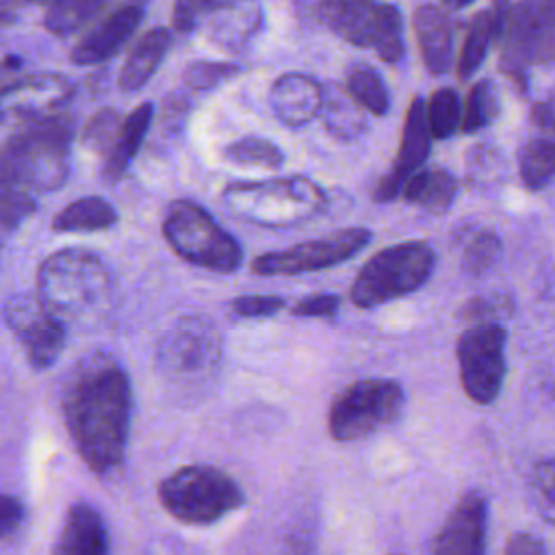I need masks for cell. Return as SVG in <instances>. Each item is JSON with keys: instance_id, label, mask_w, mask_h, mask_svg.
<instances>
[{"instance_id": "obj_12", "label": "cell", "mask_w": 555, "mask_h": 555, "mask_svg": "<svg viewBox=\"0 0 555 555\" xmlns=\"http://www.w3.org/2000/svg\"><path fill=\"white\" fill-rule=\"evenodd\" d=\"M158 369L178 384H195L212 375L221 360V334L204 317L178 319L156 349Z\"/></svg>"}, {"instance_id": "obj_21", "label": "cell", "mask_w": 555, "mask_h": 555, "mask_svg": "<svg viewBox=\"0 0 555 555\" xmlns=\"http://www.w3.org/2000/svg\"><path fill=\"white\" fill-rule=\"evenodd\" d=\"M414 37L425 67L431 74L449 72L453 63V24L444 11L423 4L412 15Z\"/></svg>"}, {"instance_id": "obj_38", "label": "cell", "mask_w": 555, "mask_h": 555, "mask_svg": "<svg viewBox=\"0 0 555 555\" xmlns=\"http://www.w3.org/2000/svg\"><path fill=\"white\" fill-rule=\"evenodd\" d=\"M531 499L540 516L555 522V460H544L531 473Z\"/></svg>"}, {"instance_id": "obj_24", "label": "cell", "mask_w": 555, "mask_h": 555, "mask_svg": "<svg viewBox=\"0 0 555 555\" xmlns=\"http://www.w3.org/2000/svg\"><path fill=\"white\" fill-rule=\"evenodd\" d=\"M401 195L427 212L449 210L457 195V180L447 169H418L403 182Z\"/></svg>"}, {"instance_id": "obj_8", "label": "cell", "mask_w": 555, "mask_h": 555, "mask_svg": "<svg viewBox=\"0 0 555 555\" xmlns=\"http://www.w3.org/2000/svg\"><path fill=\"white\" fill-rule=\"evenodd\" d=\"M319 15L340 39L373 50L384 63L403 59V20L397 7L375 0H321Z\"/></svg>"}, {"instance_id": "obj_44", "label": "cell", "mask_w": 555, "mask_h": 555, "mask_svg": "<svg viewBox=\"0 0 555 555\" xmlns=\"http://www.w3.org/2000/svg\"><path fill=\"white\" fill-rule=\"evenodd\" d=\"M505 555H546L542 542L529 533H514L505 544Z\"/></svg>"}, {"instance_id": "obj_46", "label": "cell", "mask_w": 555, "mask_h": 555, "mask_svg": "<svg viewBox=\"0 0 555 555\" xmlns=\"http://www.w3.org/2000/svg\"><path fill=\"white\" fill-rule=\"evenodd\" d=\"M449 9H464V7H468L473 0H442Z\"/></svg>"}, {"instance_id": "obj_37", "label": "cell", "mask_w": 555, "mask_h": 555, "mask_svg": "<svg viewBox=\"0 0 555 555\" xmlns=\"http://www.w3.org/2000/svg\"><path fill=\"white\" fill-rule=\"evenodd\" d=\"M241 0H176L173 2V26L180 33H189L210 15L234 7Z\"/></svg>"}, {"instance_id": "obj_2", "label": "cell", "mask_w": 555, "mask_h": 555, "mask_svg": "<svg viewBox=\"0 0 555 555\" xmlns=\"http://www.w3.org/2000/svg\"><path fill=\"white\" fill-rule=\"evenodd\" d=\"M113 288L106 262L82 247L50 254L37 271V295L65 327H87L104 319Z\"/></svg>"}, {"instance_id": "obj_26", "label": "cell", "mask_w": 555, "mask_h": 555, "mask_svg": "<svg viewBox=\"0 0 555 555\" xmlns=\"http://www.w3.org/2000/svg\"><path fill=\"white\" fill-rule=\"evenodd\" d=\"M212 20V39L225 48L245 46L251 35L258 30L262 13L256 0H241L234 7H228L217 13Z\"/></svg>"}, {"instance_id": "obj_20", "label": "cell", "mask_w": 555, "mask_h": 555, "mask_svg": "<svg viewBox=\"0 0 555 555\" xmlns=\"http://www.w3.org/2000/svg\"><path fill=\"white\" fill-rule=\"evenodd\" d=\"M108 529L91 503H74L54 540L52 555H108Z\"/></svg>"}, {"instance_id": "obj_3", "label": "cell", "mask_w": 555, "mask_h": 555, "mask_svg": "<svg viewBox=\"0 0 555 555\" xmlns=\"http://www.w3.org/2000/svg\"><path fill=\"white\" fill-rule=\"evenodd\" d=\"M72 124L65 115L0 143V182L28 195L50 193L69 178Z\"/></svg>"}, {"instance_id": "obj_9", "label": "cell", "mask_w": 555, "mask_h": 555, "mask_svg": "<svg viewBox=\"0 0 555 555\" xmlns=\"http://www.w3.org/2000/svg\"><path fill=\"white\" fill-rule=\"evenodd\" d=\"M405 401L401 384L386 377H366L343 388L330 405L327 427L334 440H360L392 423Z\"/></svg>"}, {"instance_id": "obj_39", "label": "cell", "mask_w": 555, "mask_h": 555, "mask_svg": "<svg viewBox=\"0 0 555 555\" xmlns=\"http://www.w3.org/2000/svg\"><path fill=\"white\" fill-rule=\"evenodd\" d=\"M236 72H238V67L232 63L199 61V63H193L184 72V82L193 89H210V87H217L219 82L232 78Z\"/></svg>"}, {"instance_id": "obj_36", "label": "cell", "mask_w": 555, "mask_h": 555, "mask_svg": "<svg viewBox=\"0 0 555 555\" xmlns=\"http://www.w3.org/2000/svg\"><path fill=\"white\" fill-rule=\"evenodd\" d=\"M501 256V238L490 232H477L464 247V256H462V264L466 271L481 275L488 269H492V264L499 260Z\"/></svg>"}, {"instance_id": "obj_15", "label": "cell", "mask_w": 555, "mask_h": 555, "mask_svg": "<svg viewBox=\"0 0 555 555\" xmlns=\"http://www.w3.org/2000/svg\"><path fill=\"white\" fill-rule=\"evenodd\" d=\"M2 314L33 369L43 371L59 360L65 347L67 327L43 306L37 293L11 295Z\"/></svg>"}, {"instance_id": "obj_41", "label": "cell", "mask_w": 555, "mask_h": 555, "mask_svg": "<svg viewBox=\"0 0 555 555\" xmlns=\"http://www.w3.org/2000/svg\"><path fill=\"white\" fill-rule=\"evenodd\" d=\"M340 308V297L332 293H314L293 306L295 317H334Z\"/></svg>"}, {"instance_id": "obj_14", "label": "cell", "mask_w": 555, "mask_h": 555, "mask_svg": "<svg viewBox=\"0 0 555 555\" xmlns=\"http://www.w3.org/2000/svg\"><path fill=\"white\" fill-rule=\"evenodd\" d=\"M369 241L371 232L366 228H345L286 249L260 254L251 260V271L256 275H297L327 269L353 258Z\"/></svg>"}, {"instance_id": "obj_13", "label": "cell", "mask_w": 555, "mask_h": 555, "mask_svg": "<svg viewBox=\"0 0 555 555\" xmlns=\"http://www.w3.org/2000/svg\"><path fill=\"white\" fill-rule=\"evenodd\" d=\"M555 61V0L516 2L503 26V67L525 78L531 67Z\"/></svg>"}, {"instance_id": "obj_43", "label": "cell", "mask_w": 555, "mask_h": 555, "mask_svg": "<svg viewBox=\"0 0 555 555\" xmlns=\"http://www.w3.org/2000/svg\"><path fill=\"white\" fill-rule=\"evenodd\" d=\"M24 516V503L13 494L0 492V538L13 535L22 527Z\"/></svg>"}, {"instance_id": "obj_29", "label": "cell", "mask_w": 555, "mask_h": 555, "mask_svg": "<svg viewBox=\"0 0 555 555\" xmlns=\"http://www.w3.org/2000/svg\"><path fill=\"white\" fill-rule=\"evenodd\" d=\"M520 180L527 189L540 191L555 176V139L538 137L522 145L518 156Z\"/></svg>"}, {"instance_id": "obj_23", "label": "cell", "mask_w": 555, "mask_h": 555, "mask_svg": "<svg viewBox=\"0 0 555 555\" xmlns=\"http://www.w3.org/2000/svg\"><path fill=\"white\" fill-rule=\"evenodd\" d=\"M171 46V33L167 28H152L147 30L137 46L130 50L121 74H119V87L124 91H137L141 89L152 74L163 63L167 50Z\"/></svg>"}, {"instance_id": "obj_34", "label": "cell", "mask_w": 555, "mask_h": 555, "mask_svg": "<svg viewBox=\"0 0 555 555\" xmlns=\"http://www.w3.org/2000/svg\"><path fill=\"white\" fill-rule=\"evenodd\" d=\"M223 158L234 165L245 167H262V169H280L284 163L282 150L260 137H243L223 147Z\"/></svg>"}, {"instance_id": "obj_28", "label": "cell", "mask_w": 555, "mask_h": 555, "mask_svg": "<svg viewBox=\"0 0 555 555\" xmlns=\"http://www.w3.org/2000/svg\"><path fill=\"white\" fill-rule=\"evenodd\" d=\"M111 0H50L46 7L43 26L48 33L65 37L80 30L98 13L108 7Z\"/></svg>"}, {"instance_id": "obj_19", "label": "cell", "mask_w": 555, "mask_h": 555, "mask_svg": "<svg viewBox=\"0 0 555 555\" xmlns=\"http://www.w3.org/2000/svg\"><path fill=\"white\" fill-rule=\"evenodd\" d=\"M323 93V87L312 76L288 72L271 85L269 104L284 126L299 128L321 113Z\"/></svg>"}, {"instance_id": "obj_35", "label": "cell", "mask_w": 555, "mask_h": 555, "mask_svg": "<svg viewBox=\"0 0 555 555\" xmlns=\"http://www.w3.org/2000/svg\"><path fill=\"white\" fill-rule=\"evenodd\" d=\"M121 115L115 108H100L85 126L82 132V143L85 147L98 152V154H108L117 141L119 128H121Z\"/></svg>"}, {"instance_id": "obj_10", "label": "cell", "mask_w": 555, "mask_h": 555, "mask_svg": "<svg viewBox=\"0 0 555 555\" xmlns=\"http://www.w3.org/2000/svg\"><path fill=\"white\" fill-rule=\"evenodd\" d=\"M74 95V85L61 74L26 76L0 87V139L37 128L54 117L65 115Z\"/></svg>"}, {"instance_id": "obj_31", "label": "cell", "mask_w": 555, "mask_h": 555, "mask_svg": "<svg viewBox=\"0 0 555 555\" xmlns=\"http://www.w3.org/2000/svg\"><path fill=\"white\" fill-rule=\"evenodd\" d=\"M462 100L455 89L442 87L436 89L425 102L427 124L434 139H449L460 130L462 124Z\"/></svg>"}, {"instance_id": "obj_27", "label": "cell", "mask_w": 555, "mask_h": 555, "mask_svg": "<svg viewBox=\"0 0 555 555\" xmlns=\"http://www.w3.org/2000/svg\"><path fill=\"white\" fill-rule=\"evenodd\" d=\"M494 33H496V15L492 11H481L473 17L457 56V76L462 80H468L473 74H477V69L488 56Z\"/></svg>"}, {"instance_id": "obj_30", "label": "cell", "mask_w": 555, "mask_h": 555, "mask_svg": "<svg viewBox=\"0 0 555 555\" xmlns=\"http://www.w3.org/2000/svg\"><path fill=\"white\" fill-rule=\"evenodd\" d=\"M345 91L371 115L382 117L390 108V95L382 76L364 63H356L353 67H349Z\"/></svg>"}, {"instance_id": "obj_25", "label": "cell", "mask_w": 555, "mask_h": 555, "mask_svg": "<svg viewBox=\"0 0 555 555\" xmlns=\"http://www.w3.org/2000/svg\"><path fill=\"white\" fill-rule=\"evenodd\" d=\"M117 221L115 208L98 195L80 197L67 204L52 219V228L56 232H98L106 230Z\"/></svg>"}, {"instance_id": "obj_4", "label": "cell", "mask_w": 555, "mask_h": 555, "mask_svg": "<svg viewBox=\"0 0 555 555\" xmlns=\"http://www.w3.org/2000/svg\"><path fill=\"white\" fill-rule=\"evenodd\" d=\"M158 501L184 525H212L245 503L241 486L208 464H189L158 483Z\"/></svg>"}, {"instance_id": "obj_33", "label": "cell", "mask_w": 555, "mask_h": 555, "mask_svg": "<svg viewBox=\"0 0 555 555\" xmlns=\"http://www.w3.org/2000/svg\"><path fill=\"white\" fill-rule=\"evenodd\" d=\"M327 126V130L336 137H356L364 128L362 106L347 93V98L338 93H323V106L319 113Z\"/></svg>"}, {"instance_id": "obj_16", "label": "cell", "mask_w": 555, "mask_h": 555, "mask_svg": "<svg viewBox=\"0 0 555 555\" xmlns=\"http://www.w3.org/2000/svg\"><path fill=\"white\" fill-rule=\"evenodd\" d=\"M431 139L434 137H431V130L427 124L425 100L414 98L405 113L401 143L397 150L395 165H392L390 173H386L373 191V197L377 202H390L397 195H401V189H403V182L408 180V176H412L414 171H418L425 165L429 147H431Z\"/></svg>"}, {"instance_id": "obj_42", "label": "cell", "mask_w": 555, "mask_h": 555, "mask_svg": "<svg viewBox=\"0 0 555 555\" xmlns=\"http://www.w3.org/2000/svg\"><path fill=\"white\" fill-rule=\"evenodd\" d=\"M509 308V299L490 295V297H479L470 299L466 306V317H470L475 323L479 321H499L501 314H505Z\"/></svg>"}, {"instance_id": "obj_6", "label": "cell", "mask_w": 555, "mask_h": 555, "mask_svg": "<svg viewBox=\"0 0 555 555\" xmlns=\"http://www.w3.org/2000/svg\"><path fill=\"white\" fill-rule=\"evenodd\" d=\"M223 202L236 215L260 225H295L325 206L323 191L306 178L236 182L225 186Z\"/></svg>"}, {"instance_id": "obj_7", "label": "cell", "mask_w": 555, "mask_h": 555, "mask_svg": "<svg viewBox=\"0 0 555 555\" xmlns=\"http://www.w3.org/2000/svg\"><path fill=\"white\" fill-rule=\"evenodd\" d=\"M163 236L182 260L208 271L232 273L243 262L238 241L208 210L186 199L169 206L163 219Z\"/></svg>"}, {"instance_id": "obj_45", "label": "cell", "mask_w": 555, "mask_h": 555, "mask_svg": "<svg viewBox=\"0 0 555 555\" xmlns=\"http://www.w3.org/2000/svg\"><path fill=\"white\" fill-rule=\"evenodd\" d=\"M30 0H0V28L13 24Z\"/></svg>"}, {"instance_id": "obj_47", "label": "cell", "mask_w": 555, "mask_h": 555, "mask_svg": "<svg viewBox=\"0 0 555 555\" xmlns=\"http://www.w3.org/2000/svg\"><path fill=\"white\" fill-rule=\"evenodd\" d=\"M30 2H41V4H48L50 0H30Z\"/></svg>"}, {"instance_id": "obj_40", "label": "cell", "mask_w": 555, "mask_h": 555, "mask_svg": "<svg viewBox=\"0 0 555 555\" xmlns=\"http://www.w3.org/2000/svg\"><path fill=\"white\" fill-rule=\"evenodd\" d=\"M286 306V301L278 295H241L232 299L230 308L234 314L243 319H262V317H273Z\"/></svg>"}, {"instance_id": "obj_5", "label": "cell", "mask_w": 555, "mask_h": 555, "mask_svg": "<svg viewBox=\"0 0 555 555\" xmlns=\"http://www.w3.org/2000/svg\"><path fill=\"white\" fill-rule=\"evenodd\" d=\"M436 267V254L425 241H403L371 256L351 284L358 308H375L418 291Z\"/></svg>"}, {"instance_id": "obj_17", "label": "cell", "mask_w": 555, "mask_h": 555, "mask_svg": "<svg viewBox=\"0 0 555 555\" xmlns=\"http://www.w3.org/2000/svg\"><path fill=\"white\" fill-rule=\"evenodd\" d=\"M488 503L481 492H466L444 518L431 555H486Z\"/></svg>"}, {"instance_id": "obj_18", "label": "cell", "mask_w": 555, "mask_h": 555, "mask_svg": "<svg viewBox=\"0 0 555 555\" xmlns=\"http://www.w3.org/2000/svg\"><path fill=\"white\" fill-rule=\"evenodd\" d=\"M143 20L139 0L113 9L98 26H93L72 50L76 65H98L117 54V50L134 35Z\"/></svg>"}, {"instance_id": "obj_1", "label": "cell", "mask_w": 555, "mask_h": 555, "mask_svg": "<svg viewBox=\"0 0 555 555\" xmlns=\"http://www.w3.org/2000/svg\"><path fill=\"white\" fill-rule=\"evenodd\" d=\"M61 408L72 442L95 475H111L124 464L132 388L128 373L111 353L82 358L69 373Z\"/></svg>"}, {"instance_id": "obj_11", "label": "cell", "mask_w": 555, "mask_h": 555, "mask_svg": "<svg viewBox=\"0 0 555 555\" xmlns=\"http://www.w3.org/2000/svg\"><path fill=\"white\" fill-rule=\"evenodd\" d=\"M507 332L499 321H479L464 330L455 345L460 382L470 401L492 403L503 386Z\"/></svg>"}, {"instance_id": "obj_22", "label": "cell", "mask_w": 555, "mask_h": 555, "mask_svg": "<svg viewBox=\"0 0 555 555\" xmlns=\"http://www.w3.org/2000/svg\"><path fill=\"white\" fill-rule=\"evenodd\" d=\"M152 117H154V106L150 102L139 104L128 117H124L117 141H115L113 150L104 156L102 176L106 182H115L124 176V171L132 163L134 154L143 145V139L147 137Z\"/></svg>"}, {"instance_id": "obj_48", "label": "cell", "mask_w": 555, "mask_h": 555, "mask_svg": "<svg viewBox=\"0 0 555 555\" xmlns=\"http://www.w3.org/2000/svg\"><path fill=\"white\" fill-rule=\"evenodd\" d=\"M2 247H4V243H0V251H2Z\"/></svg>"}, {"instance_id": "obj_32", "label": "cell", "mask_w": 555, "mask_h": 555, "mask_svg": "<svg viewBox=\"0 0 555 555\" xmlns=\"http://www.w3.org/2000/svg\"><path fill=\"white\" fill-rule=\"evenodd\" d=\"M499 108H501V100H499L496 87L490 80H479L470 89V93L462 106L460 130L475 132V130L486 128L488 124H492L496 119Z\"/></svg>"}]
</instances>
